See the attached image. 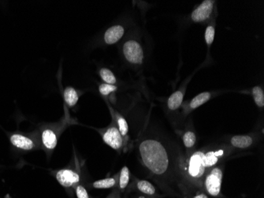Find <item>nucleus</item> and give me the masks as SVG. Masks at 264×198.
I'll return each instance as SVG.
<instances>
[{
  "instance_id": "obj_21",
  "label": "nucleus",
  "mask_w": 264,
  "mask_h": 198,
  "mask_svg": "<svg viewBox=\"0 0 264 198\" xmlns=\"http://www.w3.org/2000/svg\"><path fill=\"white\" fill-rule=\"evenodd\" d=\"M100 75L102 79L107 83V84L114 85L116 82V79L113 73L108 68L101 69Z\"/></svg>"
},
{
  "instance_id": "obj_11",
  "label": "nucleus",
  "mask_w": 264,
  "mask_h": 198,
  "mask_svg": "<svg viewBox=\"0 0 264 198\" xmlns=\"http://www.w3.org/2000/svg\"><path fill=\"white\" fill-rule=\"evenodd\" d=\"M10 142L14 147L26 151H30L35 147L34 140L22 134H13L10 136Z\"/></svg>"
},
{
  "instance_id": "obj_2",
  "label": "nucleus",
  "mask_w": 264,
  "mask_h": 198,
  "mask_svg": "<svg viewBox=\"0 0 264 198\" xmlns=\"http://www.w3.org/2000/svg\"><path fill=\"white\" fill-rule=\"evenodd\" d=\"M142 162L146 168L157 179L160 190L165 196L180 198L168 179L170 174V159L168 150L159 139L147 138L139 147Z\"/></svg>"
},
{
  "instance_id": "obj_26",
  "label": "nucleus",
  "mask_w": 264,
  "mask_h": 198,
  "mask_svg": "<svg viewBox=\"0 0 264 198\" xmlns=\"http://www.w3.org/2000/svg\"><path fill=\"white\" fill-rule=\"evenodd\" d=\"M106 198H122V194L118 191L117 189L115 188Z\"/></svg>"
},
{
  "instance_id": "obj_25",
  "label": "nucleus",
  "mask_w": 264,
  "mask_h": 198,
  "mask_svg": "<svg viewBox=\"0 0 264 198\" xmlns=\"http://www.w3.org/2000/svg\"><path fill=\"white\" fill-rule=\"evenodd\" d=\"M189 198H209V196L204 191H199L193 194Z\"/></svg>"
},
{
  "instance_id": "obj_6",
  "label": "nucleus",
  "mask_w": 264,
  "mask_h": 198,
  "mask_svg": "<svg viewBox=\"0 0 264 198\" xmlns=\"http://www.w3.org/2000/svg\"><path fill=\"white\" fill-rule=\"evenodd\" d=\"M129 191H136L139 195L153 198H162L165 197L163 193L159 192L155 185L152 184L149 181L143 179H135L130 187Z\"/></svg>"
},
{
  "instance_id": "obj_20",
  "label": "nucleus",
  "mask_w": 264,
  "mask_h": 198,
  "mask_svg": "<svg viewBox=\"0 0 264 198\" xmlns=\"http://www.w3.org/2000/svg\"><path fill=\"white\" fill-rule=\"evenodd\" d=\"M253 98H254L256 104L259 108H264V90L261 86H257L253 87Z\"/></svg>"
},
{
  "instance_id": "obj_5",
  "label": "nucleus",
  "mask_w": 264,
  "mask_h": 198,
  "mask_svg": "<svg viewBox=\"0 0 264 198\" xmlns=\"http://www.w3.org/2000/svg\"><path fill=\"white\" fill-rule=\"evenodd\" d=\"M102 139L105 143L115 151H121L123 149L125 140L115 125L109 126L107 130L102 132Z\"/></svg>"
},
{
  "instance_id": "obj_10",
  "label": "nucleus",
  "mask_w": 264,
  "mask_h": 198,
  "mask_svg": "<svg viewBox=\"0 0 264 198\" xmlns=\"http://www.w3.org/2000/svg\"><path fill=\"white\" fill-rule=\"evenodd\" d=\"M41 142L45 148L51 151L56 147L58 143V133L52 128L45 129L41 132Z\"/></svg>"
},
{
  "instance_id": "obj_15",
  "label": "nucleus",
  "mask_w": 264,
  "mask_h": 198,
  "mask_svg": "<svg viewBox=\"0 0 264 198\" xmlns=\"http://www.w3.org/2000/svg\"><path fill=\"white\" fill-rule=\"evenodd\" d=\"M130 182V171L129 169L127 166H124L121 169V171L119 172V177H118L117 186L116 189L119 192L123 194L125 191L126 189L128 187Z\"/></svg>"
},
{
  "instance_id": "obj_27",
  "label": "nucleus",
  "mask_w": 264,
  "mask_h": 198,
  "mask_svg": "<svg viewBox=\"0 0 264 198\" xmlns=\"http://www.w3.org/2000/svg\"><path fill=\"white\" fill-rule=\"evenodd\" d=\"M150 198V197L145 196V195H139L138 196L135 197V198Z\"/></svg>"
},
{
  "instance_id": "obj_4",
  "label": "nucleus",
  "mask_w": 264,
  "mask_h": 198,
  "mask_svg": "<svg viewBox=\"0 0 264 198\" xmlns=\"http://www.w3.org/2000/svg\"><path fill=\"white\" fill-rule=\"evenodd\" d=\"M123 55L126 60L133 65H141L143 62L144 53L140 44L138 41L131 40L123 45Z\"/></svg>"
},
{
  "instance_id": "obj_23",
  "label": "nucleus",
  "mask_w": 264,
  "mask_h": 198,
  "mask_svg": "<svg viewBox=\"0 0 264 198\" xmlns=\"http://www.w3.org/2000/svg\"><path fill=\"white\" fill-rule=\"evenodd\" d=\"M74 190H75V195H76L77 198H90L88 191H87L86 187L83 185L80 184V183L76 185L74 187Z\"/></svg>"
},
{
  "instance_id": "obj_8",
  "label": "nucleus",
  "mask_w": 264,
  "mask_h": 198,
  "mask_svg": "<svg viewBox=\"0 0 264 198\" xmlns=\"http://www.w3.org/2000/svg\"><path fill=\"white\" fill-rule=\"evenodd\" d=\"M215 1L206 0L192 11L191 18L194 22H204L208 21L211 15Z\"/></svg>"
},
{
  "instance_id": "obj_9",
  "label": "nucleus",
  "mask_w": 264,
  "mask_h": 198,
  "mask_svg": "<svg viewBox=\"0 0 264 198\" xmlns=\"http://www.w3.org/2000/svg\"><path fill=\"white\" fill-rule=\"evenodd\" d=\"M256 142V135L248 134V135H233L229 139V143H227L231 147L237 149H247L254 144Z\"/></svg>"
},
{
  "instance_id": "obj_3",
  "label": "nucleus",
  "mask_w": 264,
  "mask_h": 198,
  "mask_svg": "<svg viewBox=\"0 0 264 198\" xmlns=\"http://www.w3.org/2000/svg\"><path fill=\"white\" fill-rule=\"evenodd\" d=\"M223 174L224 164L222 163L211 169L202 183L203 191L212 198H221Z\"/></svg>"
},
{
  "instance_id": "obj_13",
  "label": "nucleus",
  "mask_w": 264,
  "mask_h": 198,
  "mask_svg": "<svg viewBox=\"0 0 264 198\" xmlns=\"http://www.w3.org/2000/svg\"><path fill=\"white\" fill-rule=\"evenodd\" d=\"M196 134L193 130H187L182 135V141L186 149V154L192 153L195 151L194 147L196 144Z\"/></svg>"
},
{
  "instance_id": "obj_17",
  "label": "nucleus",
  "mask_w": 264,
  "mask_h": 198,
  "mask_svg": "<svg viewBox=\"0 0 264 198\" xmlns=\"http://www.w3.org/2000/svg\"><path fill=\"white\" fill-rule=\"evenodd\" d=\"M211 98V94L210 92H204L201 94H198L197 96L192 99L189 103V110H196V109L199 108L202 105L205 104L206 102H208V101Z\"/></svg>"
},
{
  "instance_id": "obj_1",
  "label": "nucleus",
  "mask_w": 264,
  "mask_h": 198,
  "mask_svg": "<svg viewBox=\"0 0 264 198\" xmlns=\"http://www.w3.org/2000/svg\"><path fill=\"white\" fill-rule=\"evenodd\" d=\"M234 149L227 143H213L192 153H180L175 162L179 191L182 198L203 191L202 183L211 169L222 163Z\"/></svg>"
},
{
  "instance_id": "obj_24",
  "label": "nucleus",
  "mask_w": 264,
  "mask_h": 198,
  "mask_svg": "<svg viewBox=\"0 0 264 198\" xmlns=\"http://www.w3.org/2000/svg\"><path fill=\"white\" fill-rule=\"evenodd\" d=\"M116 90H117V87L115 85L104 83V84L100 85V86H99V91H100L101 94L103 96H107V95L114 92Z\"/></svg>"
},
{
  "instance_id": "obj_7",
  "label": "nucleus",
  "mask_w": 264,
  "mask_h": 198,
  "mask_svg": "<svg viewBox=\"0 0 264 198\" xmlns=\"http://www.w3.org/2000/svg\"><path fill=\"white\" fill-rule=\"evenodd\" d=\"M55 179L58 183L66 189H74L81 182L79 173L72 169H62L55 173Z\"/></svg>"
},
{
  "instance_id": "obj_22",
  "label": "nucleus",
  "mask_w": 264,
  "mask_h": 198,
  "mask_svg": "<svg viewBox=\"0 0 264 198\" xmlns=\"http://www.w3.org/2000/svg\"><path fill=\"white\" fill-rule=\"evenodd\" d=\"M214 35H215V30L214 27L212 25H210L206 29L205 32V40L206 43L208 46H211L213 43V39H214Z\"/></svg>"
},
{
  "instance_id": "obj_14",
  "label": "nucleus",
  "mask_w": 264,
  "mask_h": 198,
  "mask_svg": "<svg viewBox=\"0 0 264 198\" xmlns=\"http://www.w3.org/2000/svg\"><path fill=\"white\" fill-rule=\"evenodd\" d=\"M118 177H119V175L96 181V182L92 183V188L98 189V190L116 188L118 183Z\"/></svg>"
},
{
  "instance_id": "obj_18",
  "label": "nucleus",
  "mask_w": 264,
  "mask_h": 198,
  "mask_svg": "<svg viewBox=\"0 0 264 198\" xmlns=\"http://www.w3.org/2000/svg\"><path fill=\"white\" fill-rule=\"evenodd\" d=\"M114 117H115V126H117L119 132H120L123 139L125 140L127 135H128V131H129V127H128L127 120L120 114H117V113H115Z\"/></svg>"
},
{
  "instance_id": "obj_12",
  "label": "nucleus",
  "mask_w": 264,
  "mask_h": 198,
  "mask_svg": "<svg viewBox=\"0 0 264 198\" xmlns=\"http://www.w3.org/2000/svg\"><path fill=\"white\" fill-rule=\"evenodd\" d=\"M124 34V28L119 25L110 27L105 34V41L108 45H113L121 39Z\"/></svg>"
},
{
  "instance_id": "obj_19",
  "label": "nucleus",
  "mask_w": 264,
  "mask_h": 198,
  "mask_svg": "<svg viewBox=\"0 0 264 198\" xmlns=\"http://www.w3.org/2000/svg\"><path fill=\"white\" fill-rule=\"evenodd\" d=\"M64 100L69 107H73L77 104L78 95L76 90L73 87H67L64 90Z\"/></svg>"
},
{
  "instance_id": "obj_16",
  "label": "nucleus",
  "mask_w": 264,
  "mask_h": 198,
  "mask_svg": "<svg viewBox=\"0 0 264 198\" xmlns=\"http://www.w3.org/2000/svg\"><path fill=\"white\" fill-rule=\"evenodd\" d=\"M184 92L181 90H177L176 92L171 95L168 98L167 102L168 110L171 111L178 110L180 106L182 105L183 100H184Z\"/></svg>"
}]
</instances>
